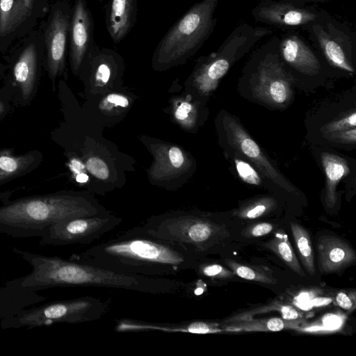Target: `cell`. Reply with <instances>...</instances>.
<instances>
[{"label":"cell","instance_id":"7bdbcfd3","mask_svg":"<svg viewBox=\"0 0 356 356\" xmlns=\"http://www.w3.org/2000/svg\"><path fill=\"white\" fill-rule=\"evenodd\" d=\"M24 1V5L29 10H32L33 9V3H34V1L35 0H23Z\"/></svg>","mask_w":356,"mask_h":356},{"label":"cell","instance_id":"4316f807","mask_svg":"<svg viewBox=\"0 0 356 356\" xmlns=\"http://www.w3.org/2000/svg\"><path fill=\"white\" fill-rule=\"evenodd\" d=\"M277 311L280 313L282 318L286 320L303 319V314L296 308L287 304H282L274 301L266 306L257 307L252 310L238 314L227 320L229 323L248 320L252 318L254 315Z\"/></svg>","mask_w":356,"mask_h":356},{"label":"cell","instance_id":"ba28073f","mask_svg":"<svg viewBox=\"0 0 356 356\" xmlns=\"http://www.w3.org/2000/svg\"><path fill=\"white\" fill-rule=\"evenodd\" d=\"M279 37L273 36L257 49L250 57L248 70L254 95L264 102L282 106L292 95L294 77L279 54Z\"/></svg>","mask_w":356,"mask_h":356},{"label":"cell","instance_id":"277c9868","mask_svg":"<svg viewBox=\"0 0 356 356\" xmlns=\"http://www.w3.org/2000/svg\"><path fill=\"white\" fill-rule=\"evenodd\" d=\"M220 0L194 3L166 32L152 55V66L163 70L185 63L204 45L214 31Z\"/></svg>","mask_w":356,"mask_h":356},{"label":"cell","instance_id":"ffe728a7","mask_svg":"<svg viewBox=\"0 0 356 356\" xmlns=\"http://www.w3.org/2000/svg\"><path fill=\"white\" fill-rule=\"evenodd\" d=\"M303 319L286 320L283 318H260L236 321L222 325L225 332H277L284 329L298 330L304 325Z\"/></svg>","mask_w":356,"mask_h":356},{"label":"cell","instance_id":"f35d334b","mask_svg":"<svg viewBox=\"0 0 356 356\" xmlns=\"http://www.w3.org/2000/svg\"><path fill=\"white\" fill-rule=\"evenodd\" d=\"M107 102L122 107H127L129 105V100L127 97L117 94H111L106 97Z\"/></svg>","mask_w":356,"mask_h":356},{"label":"cell","instance_id":"7402d4cb","mask_svg":"<svg viewBox=\"0 0 356 356\" xmlns=\"http://www.w3.org/2000/svg\"><path fill=\"white\" fill-rule=\"evenodd\" d=\"M15 80L24 99L33 92L36 76V49L33 44L28 46L22 53L13 68Z\"/></svg>","mask_w":356,"mask_h":356},{"label":"cell","instance_id":"52a82bcc","mask_svg":"<svg viewBox=\"0 0 356 356\" xmlns=\"http://www.w3.org/2000/svg\"><path fill=\"white\" fill-rule=\"evenodd\" d=\"M273 33L261 26H252L246 22L236 26L217 51L200 57L192 74V80L202 92L216 88L219 81L230 67L249 52L261 40Z\"/></svg>","mask_w":356,"mask_h":356},{"label":"cell","instance_id":"4fadbf2b","mask_svg":"<svg viewBox=\"0 0 356 356\" xmlns=\"http://www.w3.org/2000/svg\"><path fill=\"white\" fill-rule=\"evenodd\" d=\"M278 47L280 58L288 70L309 77L322 72V58L299 31L289 30L279 37Z\"/></svg>","mask_w":356,"mask_h":356},{"label":"cell","instance_id":"d4e9b609","mask_svg":"<svg viewBox=\"0 0 356 356\" xmlns=\"http://www.w3.org/2000/svg\"><path fill=\"white\" fill-rule=\"evenodd\" d=\"M34 159L33 154L15 156L8 149H1L0 181L19 175L33 163Z\"/></svg>","mask_w":356,"mask_h":356},{"label":"cell","instance_id":"9c48e42d","mask_svg":"<svg viewBox=\"0 0 356 356\" xmlns=\"http://www.w3.org/2000/svg\"><path fill=\"white\" fill-rule=\"evenodd\" d=\"M305 31L311 44L328 65L350 74L355 73L356 34L348 25L320 9L315 21Z\"/></svg>","mask_w":356,"mask_h":356},{"label":"cell","instance_id":"8992f818","mask_svg":"<svg viewBox=\"0 0 356 356\" xmlns=\"http://www.w3.org/2000/svg\"><path fill=\"white\" fill-rule=\"evenodd\" d=\"M108 310L107 300L84 296L21 309L10 316L1 318L0 326L2 329H32L58 323H87L99 320Z\"/></svg>","mask_w":356,"mask_h":356},{"label":"cell","instance_id":"6da1fadb","mask_svg":"<svg viewBox=\"0 0 356 356\" xmlns=\"http://www.w3.org/2000/svg\"><path fill=\"white\" fill-rule=\"evenodd\" d=\"M11 251L29 263L30 273L5 283L29 293L56 287L92 286L115 289L154 296H184L191 286L167 277L122 274L58 256L44 255L18 248Z\"/></svg>","mask_w":356,"mask_h":356},{"label":"cell","instance_id":"74e56055","mask_svg":"<svg viewBox=\"0 0 356 356\" xmlns=\"http://www.w3.org/2000/svg\"><path fill=\"white\" fill-rule=\"evenodd\" d=\"M169 159L171 164L177 168H180L184 162V157L181 150L177 147H172L168 152Z\"/></svg>","mask_w":356,"mask_h":356},{"label":"cell","instance_id":"7a4b0ae2","mask_svg":"<svg viewBox=\"0 0 356 356\" xmlns=\"http://www.w3.org/2000/svg\"><path fill=\"white\" fill-rule=\"evenodd\" d=\"M71 259L122 274L166 277L195 268L198 257L141 226L73 254Z\"/></svg>","mask_w":356,"mask_h":356},{"label":"cell","instance_id":"e575fe53","mask_svg":"<svg viewBox=\"0 0 356 356\" xmlns=\"http://www.w3.org/2000/svg\"><path fill=\"white\" fill-rule=\"evenodd\" d=\"M273 229V225L268 222H260L245 227L241 234L245 237H259L267 235Z\"/></svg>","mask_w":356,"mask_h":356},{"label":"cell","instance_id":"cb8c5ba5","mask_svg":"<svg viewBox=\"0 0 356 356\" xmlns=\"http://www.w3.org/2000/svg\"><path fill=\"white\" fill-rule=\"evenodd\" d=\"M280 257L293 271L305 277V273L296 256L287 236L283 232H277L273 238L264 245Z\"/></svg>","mask_w":356,"mask_h":356},{"label":"cell","instance_id":"83f0119b","mask_svg":"<svg viewBox=\"0 0 356 356\" xmlns=\"http://www.w3.org/2000/svg\"><path fill=\"white\" fill-rule=\"evenodd\" d=\"M225 263L233 272L234 275L243 279L270 284L276 282L271 273L272 272L267 268H263L261 267L243 265L229 259H225Z\"/></svg>","mask_w":356,"mask_h":356},{"label":"cell","instance_id":"f546056e","mask_svg":"<svg viewBox=\"0 0 356 356\" xmlns=\"http://www.w3.org/2000/svg\"><path fill=\"white\" fill-rule=\"evenodd\" d=\"M195 268L200 276L211 280L229 278L234 275L230 269L218 264L197 262Z\"/></svg>","mask_w":356,"mask_h":356},{"label":"cell","instance_id":"60d3db41","mask_svg":"<svg viewBox=\"0 0 356 356\" xmlns=\"http://www.w3.org/2000/svg\"><path fill=\"white\" fill-rule=\"evenodd\" d=\"M288 1L308 3H325V2L333 1H337V0H288Z\"/></svg>","mask_w":356,"mask_h":356},{"label":"cell","instance_id":"30bf717a","mask_svg":"<svg viewBox=\"0 0 356 356\" xmlns=\"http://www.w3.org/2000/svg\"><path fill=\"white\" fill-rule=\"evenodd\" d=\"M122 218L108 211L69 218L51 225L40 237L41 245H88L121 224Z\"/></svg>","mask_w":356,"mask_h":356},{"label":"cell","instance_id":"3957f363","mask_svg":"<svg viewBox=\"0 0 356 356\" xmlns=\"http://www.w3.org/2000/svg\"><path fill=\"white\" fill-rule=\"evenodd\" d=\"M107 212L90 197L52 194L17 200L0 207V234L41 237L53 225L79 216Z\"/></svg>","mask_w":356,"mask_h":356},{"label":"cell","instance_id":"5b68a950","mask_svg":"<svg viewBox=\"0 0 356 356\" xmlns=\"http://www.w3.org/2000/svg\"><path fill=\"white\" fill-rule=\"evenodd\" d=\"M151 235L180 245L197 257L228 236L225 225L196 211H175L148 218L140 225Z\"/></svg>","mask_w":356,"mask_h":356},{"label":"cell","instance_id":"e0dca14e","mask_svg":"<svg viewBox=\"0 0 356 356\" xmlns=\"http://www.w3.org/2000/svg\"><path fill=\"white\" fill-rule=\"evenodd\" d=\"M317 250L319 270L323 274L340 271L356 259L351 246L335 236H321L318 240Z\"/></svg>","mask_w":356,"mask_h":356},{"label":"cell","instance_id":"9a60e30c","mask_svg":"<svg viewBox=\"0 0 356 356\" xmlns=\"http://www.w3.org/2000/svg\"><path fill=\"white\" fill-rule=\"evenodd\" d=\"M72 10L56 8L46 31L49 72L54 79L65 67L67 35Z\"/></svg>","mask_w":356,"mask_h":356},{"label":"cell","instance_id":"d590c367","mask_svg":"<svg viewBox=\"0 0 356 356\" xmlns=\"http://www.w3.org/2000/svg\"><path fill=\"white\" fill-rule=\"evenodd\" d=\"M335 302L343 309L353 311L355 308V293L354 291L350 292L341 291L337 294Z\"/></svg>","mask_w":356,"mask_h":356},{"label":"cell","instance_id":"484cf974","mask_svg":"<svg viewBox=\"0 0 356 356\" xmlns=\"http://www.w3.org/2000/svg\"><path fill=\"white\" fill-rule=\"evenodd\" d=\"M290 226L301 262L309 275H314L316 270L309 234L298 223L291 222Z\"/></svg>","mask_w":356,"mask_h":356},{"label":"cell","instance_id":"1f68e13d","mask_svg":"<svg viewBox=\"0 0 356 356\" xmlns=\"http://www.w3.org/2000/svg\"><path fill=\"white\" fill-rule=\"evenodd\" d=\"M356 126V113L353 111L349 115L344 116L339 120H333L326 124L321 129V131L324 134L339 131Z\"/></svg>","mask_w":356,"mask_h":356},{"label":"cell","instance_id":"8fae6325","mask_svg":"<svg viewBox=\"0 0 356 356\" xmlns=\"http://www.w3.org/2000/svg\"><path fill=\"white\" fill-rule=\"evenodd\" d=\"M320 8L288 0H260L252 9L255 21L289 30L303 31L316 19Z\"/></svg>","mask_w":356,"mask_h":356},{"label":"cell","instance_id":"ee69618b","mask_svg":"<svg viewBox=\"0 0 356 356\" xmlns=\"http://www.w3.org/2000/svg\"><path fill=\"white\" fill-rule=\"evenodd\" d=\"M5 106L3 103L0 100V115L4 112Z\"/></svg>","mask_w":356,"mask_h":356},{"label":"cell","instance_id":"ac0fdd59","mask_svg":"<svg viewBox=\"0 0 356 356\" xmlns=\"http://www.w3.org/2000/svg\"><path fill=\"white\" fill-rule=\"evenodd\" d=\"M137 0H110L105 8L106 30L115 44L122 41L137 21Z\"/></svg>","mask_w":356,"mask_h":356},{"label":"cell","instance_id":"5bb4252c","mask_svg":"<svg viewBox=\"0 0 356 356\" xmlns=\"http://www.w3.org/2000/svg\"><path fill=\"white\" fill-rule=\"evenodd\" d=\"M95 23L86 0H75L71 17L70 62L74 72H79L96 42Z\"/></svg>","mask_w":356,"mask_h":356},{"label":"cell","instance_id":"d6986e66","mask_svg":"<svg viewBox=\"0 0 356 356\" xmlns=\"http://www.w3.org/2000/svg\"><path fill=\"white\" fill-rule=\"evenodd\" d=\"M321 162L326 176L325 204L330 209L337 202V186L349 174L350 168L346 159L327 152L321 154Z\"/></svg>","mask_w":356,"mask_h":356},{"label":"cell","instance_id":"ab89813d","mask_svg":"<svg viewBox=\"0 0 356 356\" xmlns=\"http://www.w3.org/2000/svg\"><path fill=\"white\" fill-rule=\"evenodd\" d=\"M72 169L76 173L79 174L81 172H84V165L81 162H79L76 160H73L72 161ZM77 174V175H78Z\"/></svg>","mask_w":356,"mask_h":356},{"label":"cell","instance_id":"836d02e7","mask_svg":"<svg viewBox=\"0 0 356 356\" xmlns=\"http://www.w3.org/2000/svg\"><path fill=\"white\" fill-rule=\"evenodd\" d=\"M325 137L330 140L341 143H355L356 129L355 127L324 134Z\"/></svg>","mask_w":356,"mask_h":356},{"label":"cell","instance_id":"4dcf8cb0","mask_svg":"<svg viewBox=\"0 0 356 356\" xmlns=\"http://www.w3.org/2000/svg\"><path fill=\"white\" fill-rule=\"evenodd\" d=\"M235 167L239 177L245 183L259 186L261 179L255 169L248 163L241 159L234 160Z\"/></svg>","mask_w":356,"mask_h":356},{"label":"cell","instance_id":"603a6c76","mask_svg":"<svg viewBox=\"0 0 356 356\" xmlns=\"http://www.w3.org/2000/svg\"><path fill=\"white\" fill-rule=\"evenodd\" d=\"M30 12L23 0H0V35L13 31Z\"/></svg>","mask_w":356,"mask_h":356},{"label":"cell","instance_id":"f1b7e54d","mask_svg":"<svg viewBox=\"0 0 356 356\" xmlns=\"http://www.w3.org/2000/svg\"><path fill=\"white\" fill-rule=\"evenodd\" d=\"M275 206L276 202L274 199L261 197L241 207L233 214L242 219H255L268 213L275 209Z\"/></svg>","mask_w":356,"mask_h":356},{"label":"cell","instance_id":"d6a6232c","mask_svg":"<svg viewBox=\"0 0 356 356\" xmlns=\"http://www.w3.org/2000/svg\"><path fill=\"white\" fill-rule=\"evenodd\" d=\"M86 167L90 174L99 179L105 180L109 175L108 168L101 159L96 157L88 159Z\"/></svg>","mask_w":356,"mask_h":356},{"label":"cell","instance_id":"44dd1931","mask_svg":"<svg viewBox=\"0 0 356 356\" xmlns=\"http://www.w3.org/2000/svg\"><path fill=\"white\" fill-rule=\"evenodd\" d=\"M47 300L38 292L29 293L8 286H0V318Z\"/></svg>","mask_w":356,"mask_h":356},{"label":"cell","instance_id":"7c38bea8","mask_svg":"<svg viewBox=\"0 0 356 356\" xmlns=\"http://www.w3.org/2000/svg\"><path fill=\"white\" fill-rule=\"evenodd\" d=\"M223 124L228 142L233 147L250 160L271 181L287 192L296 193V188L273 166L259 145L234 118L226 115Z\"/></svg>","mask_w":356,"mask_h":356},{"label":"cell","instance_id":"8d00e7d4","mask_svg":"<svg viewBox=\"0 0 356 356\" xmlns=\"http://www.w3.org/2000/svg\"><path fill=\"white\" fill-rule=\"evenodd\" d=\"M193 113V106L187 102H184L177 108L175 113V116L178 120L186 121V120L189 118L190 116H191Z\"/></svg>","mask_w":356,"mask_h":356},{"label":"cell","instance_id":"2e32d148","mask_svg":"<svg viewBox=\"0 0 356 356\" xmlns=\"http://www.w3.org/2000/svg\"><path fill=\"white\" fill-rule=\"evenodd\" d=\"M115 330L118 332H161L167 333L214 334L224 332L220 324L205 321L181 322H150L124 318L116 322Z\"/></svg>","mask_w":356,"mask_h":356},{"label":"cell","instance_id":"b9f144b4","mask_svg":"<svg viewBox=\"0 0 356 356\" xmlns=\"http://www.w3.org/2000/svg\"><path fill=\"white\" fill-rule=\"evenodd\" d=\"M76 179L79 183H85L88 181V176L85 172H81L76 175Z\"/></svg>","mask_w":356,"mask_h":356}]
</instances>
